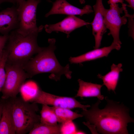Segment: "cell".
Instances as JSON below:
<instances>
[{
  "instance_id": "9c48e42d",
  "label": "cell",
  "mask_w": 134,
  "mask_h": 134,
  "mask_svg": "<svg viewBox=\"0 0 134 134\" xmlns=\"http://www.w3.org/2000/svg\"><path fill=\"white\" fill-rule=\"evenodd\" d=\"M91 24V23L85 21L74 15H68L61 21L52 24H46L44 26L46 32L50 33L53 32L58 33L60 32L66 34L67 37L77 29L84 26Z\"/></svg>"
},
{
  "instance_id": "ac0fdd59",
  "label": "cell",
  "mask_w": 134,
  "mask_h": 134,
  "mask_svg": "<svg viewBox=\"0 0 134 134\" xmlns=\"http://www.w3.org/2000/svg\"><path fill=\"white\" fill-rule=\"evenodd\" d=\"M61 124L51 125L40 122L35 125L29 132V134H61Z\"/></svg>"
},
{
  "instance_id": "ffe728a7",
  "label": "cell",
  "mask_w": 134,
  "mask_h": 134,
  "mask_svg": "<svg viewBox=\"0 0 134 134\" xmlns=\"http://www.w3.org/2000/svg\"><path fill=\"white\" fill-rule=\"evenodd\" d=\"M7 52L4 49L0 58V92L4 85L6 79L5 65L7 61Z\"/></svg>"
},
{
  "instance_id": "8fae6325",
  "label": "cell",
  "mask_w": 134,
  "mask_h": 134,
  "mask_svg": "<svg viewBox=\"0 0 134 134\" xmlns=\"http://www.w3.org/2000/svg\"><path fill=\"white\" fill-rule=\"evenodd\" d=\"M95 16L92 22L91 23L92 28V34L94 37L95 49L99 48L103 34L107 31L104 22L102 10L104 7L102 0H96L93 6Z\"/></svg>"
},
{
  "instance_id": "6da1fadb",
  "label": "cell",
  "mask_w": 134,
  "mask_h": 134,
  "mask_svg": "<svg viewBox=\"0 0 134 134\" xmlns=\"http://www.w3.org/2000/svg\"><path fill=\"white\" fill-rule=\"evenodd\" d=\"M107 104L103 109L99 108L98 99L89 110H83L81 114L87 121L94 125L98 133L103 134H128V124L134 122L129 114V109L123 103L106 97Z\"/></svg>"
},
{
  "instance_id": "4fadbf2b",
  "label": "cell",
  "mask_w": 134,
  "mask_h": 134,
  "mask_svg": "<svg viewBox=\"0 0 134 134\" xmlns=\"http://www.w3.org/2000/svg\"><path fill=\"white\" fill-rule=\"evenodd\" d=\"M121 47L112 42L110 46L95 49L79 56L72 57L69 61L71 64H80L85 62L94 60L104 57H107L113 49L119 50Z\"/></svg>"
},
{
  "instance_id": "30bf717a",
  "label": "cell",
  "mask_w": 134,
  "mask_h": 134,
  "mask_svg": "<svg viewBox=\"0 0 134 134\" xmlns=\"http://www.w3.org/2000/svg\"><path fill=\"white\" fill-rule=\"evenodd\" d=\"M52 8L45 14V17L56 14L82 16L84 14H88L94 12L92 7L90 5H86L82 8L81 9L73 5L66 0H56L52 3Z\"/></svg>"
},
{
  "instance_id": "f1b7e54d",
  "label": "cell",
  "mask_w": 134,
  "mask_h": 134,
  "mask_svg": "<svg viewBox=\"0 0 134 134\" xmlns=\"http://www.w3.org/2000/svg\"><path fill=\"white\" fill-rule=\"evenodd\" d=\"M80 3L81 4H84L85 3V0H79Z\"/></svg>"
},
{
  "instance_id": "7c38bea8",
  "label": "cell",
  "mask_w": 134,
  "mask_h": 134,
  "mask_svg": "<svg viewBox=\"0 0 134 134\" xmlns=\"http://www.w3.org/2000/svg\"><path fill=\"white\" fill-rule=\"evenodd\" d=\"M19 23L17 7L12 6L0 12V33L3 35L16 29Z\"/></svg>"
},
{
  "instance_id": "8992f818",
  "label": "cell",
  "mask_w": 134,
  "mask_h": 134,
  "mask_svg": "<svg viewBox=\"0 0 134 134\" xmlns=\"http://www.w3.org/2000/svg\"><path fill=\"white\" fill-rule=\"evenodd\" d=\"M5 68L6 79L1 91V99L3 100L16 97L26 79L29 78L23 67L21 66L6 62Z\"/></svg>"
},
{
  "instance_id": "2e32d148",
  "label": "cell",
  "mask_w": 134,
  "mask_h": 134,
  "mask_svg": "<svg viewBox=\"0 0 134 134\" xmlns=\"http://www.w3.org/2000/svg\"><path fill=\"white\" fill-rule=\"evenodd\" d=\"M122 64L119 63L117 65L113 64L111 67V70L104 75L98 74V77L102 80V85L107 88L109 91H113L115 94V90L119 77L120 72L123 70Z\"/></svg>"
},
{
  "instance_id": "5b68a950",
  "label": "cell",
  "mask_w": 134,
  "mask_h": 134,
  "mask_svg": "<svg viewBox=\"0 0 134 134\" xmlns=\"http://www.w3.org/2000/svg\"><path fill=\"white\" fill-rule=\"evenodd\" d=\"M41 0H25L18 4L17 7L19 22L17 31L23 35L38 34L43 26L37 27L36 14L37 8Z\"/></svg>"
},
{
  "instance_id": "44dd1931",
  "label": "cell",
  "mask_w": 134,
  "mask_h": 134,
  "mask_svg": "<svg viewBox=\"0 0 134 134\" xmlns=\"http://www.w3.org/2000/svg\"><path fill=\"white\" fill-rule=\"evenodd\" d=\"M124 11L125 13L128 20L129 34V36L134 38V14L130 15L128 13L126 6L124 7Z\"/></svg>"
},
{
  "instance_id": "5bb4252c",
  "label": "cell",
  "mask_w": 134,
  "mask_h": 134,
  "mask_svg": "<svg viewBox=\"0 0 134 134\" xmlns=\"http://www.w3.org/2000/svg\"><path fill=\"white\" fill-rule=\"evenodd\" d=\"M3 100L2 115L0 122V134H15L11 100L9 99Z\"/></svg>"
},
{
  "instance_id": "83f0119b",
  "label": "cell",
  "mask_w": 134,
  "mask_h": 134,
  "mask_svg": "<svg viewBox=\"0 0 134 134\" xmlns=\"http://www.w3.org/2000/svg\"><path fill=\"white\" fill-rule=\"evenodd\" d=\"M17 3L18 5L25 0H14Z\"/></svg>"
},
{
  "instance_id": "7a4b0ae2",
  "label": "cell",
  "mask_w": 134,
  "mask_h": 134,
  "mask_svg": "<svg viewBox=\"0 0 134 134\" xmlns=\"http://www.w3.org/2000/svg\"><path fill=\"white\" fill-rule=\"evenodd\" d=\"M48 42V46L42 47L41 50L24 66V69L29 78L39 74L48 73H51L49 78L56 81L60 80L62 75L71 79L72 72L70 69L69 64L65 67L61 66L55 54V39L49 38Z\"/></svg>"
},
{
  "instance_id": "f546056e",
  "label": "cell",
  "mask_w": 134,
  "mask_h": 134,
  "mask_svg": "<svg viewBox=\"0 0 134 134\" xmlns=\"http://www.w3.org/2000/svg\"><path fill=\"white\" fill-rule=\"evenodd\" d=\"M127 0H125V1H127Z\"/></svg>"
},
{
  "instance_id": "3957f363",
  "label": "cell",
  "mask_w": 134,
  "mask_h": 134,
  "mask_svg": "<svg viewBox=\"0 0 134 134\" xmlns=\"http://www.w3.org/2000/svg\"><path fill=\"white\" fill-rule=\"evenodd\" d=\"M38 34L23 35L16 30L8 35L5 49L7 52L6 62L23 66L41 49L37 42Z\"/></svg>"
},
{
  "instance_id": "4316f807",
  "label": "cell",
  "mask_w": 134,
  "mask_h": 134,
  "mask_svg": "<svg viewBox=\"0 0 134 134\" xmlns=\"http://www.w3.org/2000/svg\"><path fill=\"white\" fill-rule=\"evenodd\" d=\"M5 2H8L13 3H16L14 0H0V5L2 3Z\"/></svg>"
},
{
  "instance_id": "9a60e30c",
  "label": "cell",
  "mask_w": 134,
  "mask_h": 134,
  "mask_svg": "<svg viewBox=\"0 0 134 134\" xmlns=\"http://www.w3.org/2000/svg\"><path fill=\"white\" fill-rule=\"evenodd\" d=\"M77 81L79 88L75 97H96L100 100L104 98L100 92L102 85L85 82L80 79H79Z\"/></svg>"
},
{
  "instance_id": "d6986e66",
  "label": "cell",
  "mask_w": 134,
  "mask_h": 134,
  "mask_svg": "<svg viewBox=\"0 0 134 134\" xmlns=\"http://www.w3.org/2000/svg\"><path fill=\"white\" fill-rule=\"evenodd\" d=\"M40 116V122L41 123L51 125L58 124L56 116L51 107L49 105L42 104Z\"/></svg>"
},
{
  "instance_id": "603a6c76",
  "label": "cell",
  "mask_w": 134,
  "mask_h": 134,
  "mask_svg": "<svg viewBox=\"0 0 134 134\" xmlns=\"http://www.w3.org/2000/svg\"><path fill=\"white\" fill-rule=\"evenodd\" d=\"M83 123L89 128L92 134H98L96 129V127L94 125L91 124L87 121L86 122H83Z\"/></svg>"
},
{
  "instance_id": "52a82bcc",
  "label": "cell",
  "mask_w": 134,
  "mask_h": 134,
  "mask_svg": "<svg viewBox=\"0 0 134 134\" xmlns=\"http://www.w3.org/2000/svg\"><path fill=\"white\" fill-rule=\"evenodd\" d=\"M127 4L124 3L120 7L117 3L110 4L108 9L103 8L102 10L104 22L107 29L109 31L108 35L112 37L113 43L121 47L122 44L119 37L120 32L121 26L127 22L126 14L121 16L124 6Z\"/></svg>"
},
{
  "instance_id": "e0dca14e",
  "label": "cell",
  "mask_w": 134,
  "mask_h": 134,
  "mask_svg": "<svg viewBox=\"0 0 134 134\" xmlns=\"http://www.w3.org/2000/svg\"><path fill=\"white\" fill-rule=\"evenodd\" d=\"M57 118L58 123L61 124L72 121L79 117H83L81 114L78 113L71 109L51 106Z\"/></svg>"
},
{
  "instance_id": "d4e9b609",
  "label": "cell",
  "mask_w": 134,
  "mask_h": 134,
  "mask_svg": "<svg viewBox=\"0 0 134 134\" xmlns=\"http://www.w3.org/2000/svg\"><path fill=\"white\" fill-rule=\"evenodd\" d=\"M127 2L128 3V4L127 5L128 6L134 10V0H128Z\"/></svg>"
},
{
  "instance_id": "cb8c5ba5",
  "label": "cell",
  "mask_w": 134,
  "mask_h": 134,
  "mask_svg": "<svg viewBox=\"0 0 134 134\" xmlns=\"http://www.w3.org/2000/svg\"><path fill=\"white\" fill-rule=\"evenodd\" d=\"M123 1V0H108L107 2L109 4H117L119 3L122 4L124 3Z\"/></svg>"
},
{
  "instance_id": "277c9868",
  "label": "cell",
  "mask_w": 134,
  "mask_h": 134,
  "mask_svg": "<svg viewBox=\"0 0 134 134\" xmlns=\"http://www.w3.org/2000/svg\"><path fill=\"white\" fill-rule=\"evenodd\" d=\"M10 99L16 134L29 133L35 125L40 123V115L37 113L39 109L37 103L26 100L20 97Z\"/></svg>"
},
{
  "instance_id": "ba28073f",
  "label": "cell",
  "mask_w": 134,
  "mask_h": 134,
  "mask_svg": "<svg viewBox=\"0 0 134 134\" xmlns=\"http://www.w3.org/2000/svg\"><path fill=\"white\" fill-rule=\"evenodd\" d=\"M28 101L42 104L71 109L79 108L86 110L91 107L89 105L81 104L74 98L57 96L44 92L39 88L34 95Z\"/></svg>"
},
{
  "instance_id": "7402d4cb",
  "label": "cell",
  "mask_w": 134,
  "mask_h": 134,
  "mask_svg": "<svg viewBox=\"0 0 134 134\" xmlns=\"http://www.w3.org/2000/svg\"><path fill=\"white\" fill-rule=\"evenodd\" d=\"M8 35H0V58L4 49L6 43L7 41Z\"/></svg>"
},
{
  "instance_id": "484cf974",
  "label": "cell",
  "mask_w": 134,
  "mask_h": 134,
  "mask_svg": "<svg viewBox=\"0 0 134 134\" xmlns=\"http://www.w3.org/2000/svg\"><path fill=\"white\" fill-rule=\"evenodd\" d=\"M3 100L1 99H0V122L1 120L2 111L3 107Z\"/></svg>"
}]
</instances>
